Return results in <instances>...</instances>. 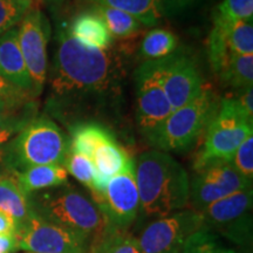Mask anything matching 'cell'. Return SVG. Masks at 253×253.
Returning <instances> with one entry per match:
<instances>
[{
    "mask_svg": "<svg viewBox=\"0 0 253 253\" xmlns=\"http://www.w3.org/2000/svg\"><path fill=\"white\" fill-rule=\"evenodd\" d=\"M69 33L82 45L97 49H109L113 45V37L96 12L86 11L78 14L68 27Z\"/></svg>",
    "mask_w": 253,
    "mask_h": 253,
    "instance_id": "obj_17",
    "label": "cell"
},
{
    "mask_svg": "<svg viewBox=\"0 0 253 253\" xmlns=\"http://www.w3.org/2000/svg\"><path fill=\"white\" fill-rule=\"evenodd\" d=\"M252 186L240 176L230 162L213 163L196 171L190 181L189 203L192 210L202 212L211 204Z\"/></svg>",
    "mask_w": 253,
    "mask_h": 253,
    "instance_id": "obj_13",
    "label": "cell"
},
{
    "mask_svg": "<svg viewBox=\"0 0 253 253\" xmlns=\"http://www.w3.org/2000/svg\"><path fill=\"white\" fill-rule=\"evenodd\" d=\"M208 55L213 72L219 75L225 67L227 60L232 55L226 45L225 25L213 20V26L208 38Z\"/></svg>",
    "mask_w": 253,
    "mask_h": 253,
    "instance_id": "obj_27",
    "label": "cell"
},
{
    "mask_svg": "<svg viewBox=\"0 0 253 253\" xmlns=\"http://www.w3.org/2000/svg\"><path fill=\"white\" fill-rule=\"evenodd\" d=\"M109 225L128 229L140 213V195L135 179L134 161L114 176L102 194L91 196Z\"/></svg>",
    "mask_w": 253,
    "mask_h": 253,
    "instance_id": "obj_12",
    "label": "cell"
},
{
    "mask_svg": "<svg viewBox=\"0 0 253 253\" xmlns=\"http://www.w3.org/2000/svg\"><path fill=\"white\" fill-rule=\"evenodd\" d=\"M253 19V0H223L213 13V20L232 24Z\"/></svg>",
    "mask_w": 253,
    "mask_h": 253,
    "instance_id": "obj_29",
    "label": "cell"
},
{
    "mask_svg": "<svg viewBox=\"0 0 253 253\" xmlns=\"http://www.w3.org/2000/svg\"><path fill=\"white\" fill-rule=\"evenodd\" d=\"M223 24L225 25L226 45L231 54H253L252 21L239 20L232 24Z\"/></svg>",
    "mask_w": 253,
    "mask_h": 253,
    "instance_id": "obj_26",
    "label": "cell"
},
{
    "mask_svg": "<svg viewBox=\"0 0 253 253\" xmlns=\"http://www.w3.org/2000/svg\"><path fill=\"white\" fill-rule=\"evenodd\" d=\"M63 167L75 179H78L84 186H87L90 191L93 190L95 170L89 158L81 154L73 153V151L68 150L65 162H63Z\"/></svg>",
    "mask_w": 253,
    "mask_h": 253,
    "instance_id": "obj_31",
    "label": "cell"
},
{
    "mask_svg": "<svg viewBox=\"0 0 253 253\" xmlns=\"http://www.w3.org/2000/svg\"><path fill=\"white\" fill-rule=\"evenodd\" d=\"M15 102L4 100L0 97V154L4 149L12 135L18 132L24 128L27 123L18 120L12 113V106Z\"/></svg>",
    "mask_w": 253,
    "mask_h": 253,
    "instance_id": "obj_32",
    "label": "cell"
},
{
    "mask_svg": "<svg viewBox=\"0 0 253 253\" xmlns=\"http://www.w3.org/2000/svg\"><path fill=\"white\" fill-rule=\"evenodd\" d=\"M69 150L90 158L100 145L116 140L108 128L99 123H80L71 129Z\"/></svg>",
    "mask_w": 253,
    "mask_h": 253,
    "instance_id": "obj_21",
    "label": "cell"
},
{
    "mask_svg": "<svg viewBox=\"0 0 253 253\" xmlns=\"http://www.w3.org/2000/svg\"><path fill=\"white\" fill-rule=\"evenodd\" d=\"M219 77L224 84L235 89H244L253 84V54H232Z\"/></svg>",
    "mask_w": 253,
    "mask_h": 253,
    "instance_id": "obj_25",
    "label": "cell"
},
{
    "mask_svg": "<svg viewBox=\"0 0 253 253\" xmlns=\"http://www.w3.org/2000/svg\"><path fill=\"white\" fill-rule=\"evenodd\" d=\"M253 135V120L240 109L233 97L221 100L219 110L208 126L203 147L195 161V170L213 163L231 162L236 150Z\"/></svg>",
    "mask_w": 253,
    "mask_h": 253,
    "instance_id": "obj_6",
    "label": "cell"
},
{
    "mask_svg": "<svg viewBox=\"0 0 253 253\" xmlns=\"http://www.w3.org/2000/svg\"><path fill=\"white\" fill-rule=\"evenodd\" d=\"M178 47V38L172 32L164 28H155L148 32L141 42L140 54L142 58L160 60L176 52Z\"/></svg>",
    "mask_w": 253,
    "mask_h": 253,
    "instance_id": "obj_23",
    "label": "cell"
},
{
    "mask_svg": "<svg viewBox=\"0 0 253 253\" xmlns=\"http://www.w3.org/2000/svg\"><path fill=\"white\" fill-rule=\"evenodd\" d=\"M50 1H54V2H63V1H66V0H50Z\"/></svg>",
    "mask_w": 253,
    "mask_h": 253,
    "instance_id": "obj_38",
    "label": "cell"
},
{
    "mask_svg": "<svg viewBox=\"0 0 253 253\" xmlns=\"http://www.w3.org/2000/svg\"><path fill=\"white\" fill-rule=\"evenodd\" d=\"M50 37L48 19L32 7L17 25V38L36 95L41 94L47 79V46Z\"/></svg>",
    "mask_w": 253,
    "mask_h": 253,
    "instance_id": "obj_11",
    "label": "cell"
},
{
    "mask_svg": "<svg viewBox=\"0 0 253 253\" xmlns=\"http://www.w3.org/2000/svg\"><path fill=\"white\" fill-rule=\"evenodd\" d=\"M93 9L102 18L113 38L129 39L137 36L138 32L141 31L142 24L140 21L126 12L110 7H102V6H95Z\"/></svg>",
    "mask_w": 253,
    "mask_h": 253,
    "instance_id": "obj_24",
    "label": "cell"
},
{
    "mask_svg": "<svg viewBox=\"0 0 253 253\" xmlns=\"http://www.w3.org/2000/svg\"><path fill=\"white\" fill-rule=\"evenodd\" d=\"M89 160L95 170L94 188L90 192L91 196H96L102 194L114 176L125 170L131 158L128 156L125 148L121 147L118 141L114 140L100 145Z\"/></svg>",
    "mask_w": 253,
    "mask_h": 253,
    "instance_id": "obj_16",
    "label": "cell"
},
{
    "mask_svg": "<svg viewBox=\"0 0 253 253\" xmlns=\"http://www.w3.org/2000/svg\"><path fill=\"white\" fill-rule=\"evenodd\" d=\"M32 5L33 0H0V37L17 26Z\"/></svg>",
    "mask_w": 253,
    "mask_h": 253,
    "instance_id": "obj_30",
    "label": "cell"
},
{
    "mask_svg": "<svg viewBox=\"0 0 253 253\" xmlns=\"http://www.w3.org/2000/svg\"><path fill=\"white\" fill-rule=\"evenodd\" d=\"M216 113L212 93L203 88L196 99L173 110L148 140L163 153H183L196 143Z\"/></svg>",
    "mask_w": 253,
    "mask_h": 253,
    "instance_id": "obj_5",
    "label": "cell"
},
{
    "mask_svg": "<svg viewBox=\"0 0 253 253\" xmlns=\"http://www.w3.org/2000/svg\"><path fill=\"white\" fill-rule=\"evenodd\" d=\"M135 179L140 195V216L156 219L189 204L190 179L181 163L168 153L145 151L134 162Z\"/></svg>",
    "mask_w": 253,
    "mask_h": 253,
    "instance_id": "obj_2",
    "label": "cell"
},
{
    "mask_svg": "<svg viewBox=\"0 0 253 253\" xmlns=\"http://www.w3.org/2000/svg\"><path fill=\"white\" fill-rule=\"evenodd\" d=\"M202 226V214L184 209L149 221L136 238L143 253H182L188 239Z\"/></svg>",
    "mask_w": 253,
    "mask_h": 253,
    "instance_id": "obj_8",
    "label": "cell"
},
{
    "mask_svg": "<svg viewBox=\"0 0 253 253\" xmlns=\"http://www.w3.org/2000/svg\"><path fill=\"white\" fill-rule=\"evenodd\" d=\"M69 141L60 126L45 116L31 120L1 151L12 173L38 166H63Z\"/></svg>",
    "mask_w": 253,
    "mask_h": 253,
    "instance_id": "obj_4",
    "label": "cell"
},
{
    "mask_svg": "<svg viewBox=\"0 0 253 253\" xmlns=\"http://www.w3.org/2000/svg\"><path fill=\"white\" fill-rule=\"evenodd\" d=\"M18 250L17 235H0V253H13Z\"/></svg>",
    "mask_w": 253,
    "mask_h": 253,
    "instance_id": "obj_36",
    "label": "cell"
},
{
    "mask_svg": "<svg viewBox=\"0 0 253 253\" xmlns=\"http://www.w3.org/2000/svg\"><path fill=\"white\" fill-rule=\"evenodd\" d=\"M50 89L60 100L108 94L118 84L120 62L112 50L82 45L59 25Z\"/></svg>",
    "mask_w": 253,
    "mask_h": 253,
    "instance_id": "obj_1",
    "label": "cell"
},
{
    "mask_svg": "<svg viewBox=\"0 0 253 253\" xmlns=\"http://www.w3.org/2000/svg\"><path fill=\"white\" fill-rule=\"evenodd\" d=\"M94 6L110 7L126 12L147 27L155 26L162 18L158 0H86Z\"/></svg>",
    "mask_w": 253,
    "mask_h": 253,
    "instance_id": "obj_22",
    "label": "cell"
},
{
    "mask_svg": "<svg viewBox=\"0 0 253 253\" xmlns=\"http://www.w3.org/2000/svg\"><path fill=\"white\" fill-rule=\"evenodd\" d=\"M15 235L19 250L28 253H88L90 244L84 236L49 223L33 211Z\"/></svg>",
    "mask_w": 253,
    "mask_h": 253,
    "instance_id": "obj_9",
    "label": "cell"
},
{
    "mask_svg": "<svg viewBox=\"0 0 253 253\" xmlns=\"http://www.w3.org/2000/svg\"><path fill=\"white\" fill-rule=\"evenodd\" d=\"M158 1H160L161 15L173 18L192 11L195 7L201 5L204 0H158Z\"/></svg>",
    "mask_w": 253,
    "mask_h": 253,
    "instance_id": "obj_34",
    "label": "cell"
},
{
    "mask_svg": "<svg viewBox=\"0 0 253 253\" xmlns=\"http://www.w3.org/2000/svg\"><path fill=\"white\" fill-rule=\"evenodd\" d=\"M252 186L227 196L199 212L203 226L233 244L249 248L252 244Z\"/></svg>",
    "mask_w": 253,
    "mask_h": 253,
    "instance_id": "obj_7",
    "label": "cell"
},
{
    "mask_svg": "<svg viewBox=\"0 0 253 253\" xmlns=\"http://www.w3.org/2000/svg\"><path fill=\"white\" fill-rule=\"evenodd\" d=\"M32 211L42 219L75 231L91 240L108 225L91 196L65 184L28 196Z\"/></svg>",
    "mask_w": 253,
    "mask_h": 253,
    "instance_id": "obj_3",
    "label": "cell"
},
{
    "mask_svg": "<svg viewBox=\"0 0 253 253\" xmlns=\"http://www.w3.org/2000/svg\"><path fill=\"white\" fill-rule=\"evenodd\" d=\"M21 190L30 196L34 192L56 188L68 183V172L63 166H38L13 173Z\"/></svg>",
    "mask_w": 253,
    "mask_h": 253,
    "instance_id": "obj_18",
    "label": "cell"
},
{
    "mask_svg": "<svg viewBox=\"0 0 253 253\" xmlns=\"http://www.w3.org/2000/svg\"><path fill=\"white\" fill-rule=\"evenodd\" d=\"M88 253H143L137 238L128 229L107 225L90 240Z\"/></svg>",
    "mask_w": 253,
    "mask_h": 253,
    "instance_id": "obj_20",
    "label": "cell"
},
{
    "mask_svg": "<svg viewBox=\"0 0 253 253\" xmlns=\"http://www.w3.org/2000/svg\"><path fill=\"white\" fill-rule=\"evenodd\" d=\"M0 78L27 94L37 96L17 38V26L0 37Z\"/></svg>",
    "mask_w": 253,
    "mask_h": 253,
    "instance_id": "obj_15",
    "label": "cell"
},
{
    "mask_svg": "<svg viewBox=\"0 0 253 253\" xmlns=\"http://www.w3.org/2000/svg\"><path fill=\"white\" fill-rule=\"evenodd\" d=\"M239 91L240 94L233 99L236 100V102L238 103L240 109L244 112L245 115L250 120H253V88L252 86H249Z\"/></svg>",
    "mask_w": 253,
    "mask_h": 253,
    "instance_id": "obj_35",
    "label": "cell"
},
{
    "mask_svg": "<svg viewBox=\"0 0 253 253\" xmlns=\"http://www.w3.org/2000/svg\"><path fill=\"white\" fill-rule=\"evenodd\" d=\"M0 210L13 218L17 231L32 214L28 196L19 186L14 176H0Z\"/></svg>",
    "mask_w": 253,
    "mask_h": 253,
    "instance_id": "obj_19",
    "label": "cell"
},
{
    "mask_svg": "<svg viewBox=\"0 0 253 253\" xmlns=\"http://www.w3.org/2000/svg\"><path fill=\"white\" fill-rule=\"evenodd\" d=\"M137 125L145 137H150L173 112L158 80L153 60L142 63L135 73Z\"/></svg>",
    "mask_w": 253,
    "mask_h": 253,
    "instance_id": "obj_14",
    "label": "cell"
},
{
    "mask_svg": "<svg viewBox=\"0 0 253 253\" xmlns=\"http://www.w3.org/2000/svg\"><path fill=\"white\" fill-rule=\"evenodd\" d=\"M17 224L13 218L0 210V235H15Z\"/></svg>",
    "mask_w": 253,
    "mask_h": 253,
    "instance_id": "obj_37",
    "label": "cell"
},
{
    "mask_svg": "<svg viewBox=\"0 0 253 253\" xmlns=\"http://www.w3.org/2000/svg\"><path fill=\"white\" fill-rule=\"evenodd\" d=\"M231 166L246 181L252 183L253 179V135L243 142L236 150L231 160Z\"/></svg>",
    "mask_w": 253,
    "mask_h": 253,
    "instance_id": "obj_33",
    "label": "cell"
},
{
    "mask_svg": "<svg viewBox=\"0 0 253 253\" xmlns=\"http://www.w3.org/2000/svg\"><path fill=\"white\" fill-rule=\"evenodd\" d=\"M182 253H238L220 242L219 237L205 226L196 231L186 242Z\"/></svg>",
    "mask_w": 253,
    "mask_h": 253,
    "instance_id": "obj_28",
    "label": "cell"
},
{
    "mask_svg": "<svg viewBox=\"0 0 253 253\" xmlns=\"http://www.w3.org/2000/svg\"><path fill=\"white\" fill-rule=\"evenodd\" d=\"M155 72L172 109L189 103L201 94L203 80L197 65L183 50L160 60H153Z\"/></svg>",
    "mask_w": 253,
    "mask_h": 253,
    "instance_id": "obj_10",
    "label": "cell"
}]
</instances>
